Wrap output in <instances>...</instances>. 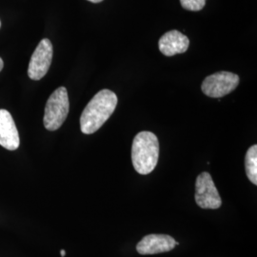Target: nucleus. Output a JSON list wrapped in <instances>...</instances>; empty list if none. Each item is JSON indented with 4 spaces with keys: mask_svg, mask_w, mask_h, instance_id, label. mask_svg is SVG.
I'll list each match as a JSON object with an SVG mask.
<instances>
[{
    "mask_svg": "<svg viewBox=\"0 0 257 257\" xmlns=\"http://www.w3.org/2000/svg\"><path fill=\"white\" fill-rule=\"evenodd\" d=\"M3 67H4V62H3V60H2V58L0 57V72L2 71V69H3Z\"/></svg>",
    "mask_w": 257,
    "mask_h": 257,
    "instance_id": "nucleus-12",
    "label": "nucleus"
},
{
    "mask_svg": "<svg viewBox=\"0 0 257 257\" xmlns=\"http://www.w3.org/2000/svg\"><path fill=\"white\" fill-rule=\"evenodd\" d=\"M19 131L12 114L7 110H0V145L9 151L19 147Z\"/></svg>",
    "mask_w": 257,
    "mask_h": 257,
    "instance_id": "nucleus-8",
    "label": "nucleus"
},
{
    "mask_svg": "<svg viewBox=\"0 0 257 257\" xmlns=\"http://www.w3.org/2000/svg\"><path fill=\"white\" fill-rule=\"evenodd\" d=\"M54 48L48 39H42L31 57L28 68V75L32 80H40L46 75L52 64Z\"/></svg>",
    "mask_w": 257,
    "mask_h": 257,
    "instance_id": "nucleus-6",
    "label": "nucleus"
},
{
    "mask_svg": "<svg viewBox=\"0 0 257 257\" xmlns=\"http://www.w3.org/2000/svg\"><path fill=\"white\" fill-rule=\"evenodd\" d=\"M194 198L201 209L216 210L220 208L222 205L220 195L209 173L204 172L197 176Z\"/></svg>",
    "mask_w": 257,
    "mask_h": 257,
    "instance_id": "nucleus-5",
    "label": "nucleus"
},
{
    "mask_svg": "<svg viewBox=\"0 0 257 257\" xmlns=\"http://www.w3.org/2000/svg\"><path fill=\"white\" fill-rule=\"evenodd\" d=\"M238 84L237 74L230 72H218L204 79L201 90L209 97L221 98L234 91Z\"/></svg>",
    "mask_w": 257,
    "mask_h": 257,
    "instance_id": "nucleus-4",
    "label": "nucleus"
},
{
    "mask_svg": "<svg viewBox=\"0 0 257 257\" xmlns=\"http://www.w3.org/2000/svg\"><path fill=\"white\" fill-rule=\"evenodd\" d=\"M88 1L92 2V3H99V2H101V1H103V0H88Z\"/></svg>",
    "mask_w": 257,
    "mask_h": 257,
    "instance_id": "nucleus-13",
    "label": "nucleus"
},
{
    "mask_svg": "<svg viewBox=\"0 0 257 257\" xmlns=\"http://www.w3.org/2000/svg\"><path fill=\"white\" fill-rule=\"evenodd\" d=\"M60 254H61V256L64 257L65 254H66V252H65L64 249H61V251H60Z\"/></svg>",
    "mask_w": 257,
    "mask_h": 257,
    "instance_id": "nucleus-14",
    "label": "nucleus"
},
{
    "mask_svg": "<svg viewBox=\"0 0 257 257\" xmlns=\"http://www.w3.org/2000/svg\"><path fill=\"white\" fill-rule=\"evenodd\" d=\"M184 9L193 12H198L205 7L206 0H180Z\"/></svg>",
    "mask_w": 257,
    "mask_h": 257,
    "instance_id": "nucleus-11",
    "label": "nucleus"
},
{
    "mask_svg": "<svg viewBox=\"0 0 257 257\" xmlns=\"http://www.w3.org/2000/svg\"><path fill=\"white\" fill-rule=\"evenodd\" d=\"M117 96L110 90L97 92L88 103L80 117V128L85 135H92L101 128L117 106Z\"/></svg>",
    "mask_w": 257,
    "mask_h": 257,
    "instance_id": "nucleus-1",
    "label": "nucleus"
},
{
    "mask_svg": "<svg viewBox=\"0 0 257 257\" xmlns=\"http://www.w3.org/2000/svg\"><path fill=\"white\" fill-rule=\"evenodd\" d=\"M159 51L166 56H174L187 52L190 40L182 33L173 30L163 35L158 42Z\"/></svg>",
    "mask_w": 257,
    "mask_h": 257,
    "instance_id": "nucleus-9",
    "label": "nucleus"
},
{
    "mask_svg": "<svg viewBox=\"0 0 257 257\" xmlns=\"http://www.w3.org/2000/svg\"><path fill=\"white\" fill-rule=\"evenodd\" d=\"M178 245L175 239L167 234H149L138 242L137 250L139 254L149 255L167 252Z\"/></svg>",
    "mask_w": 257,
    "mask_h": 257,
    "instance_id": "nucleus-7",
    "label": "nucleus"
},
{
    "mask_svg": "<svg viewBox=\"0 0 257 257\" xmlns=\"http://www.w3.org/2000/svg\"><path fill=\"white\" fill-rule=\"evenodd\" d=\"M70 102L67 89L59 87L51 94L47 101L44 126L48 131H56L62 126L69 114Z\"/></svg>",
    "mask_w": 257,
    "mask_h": 257,
    "instance_id": "nucleus-3",
    "label": "nucleus"
},
{
    "mask_svg": "<svg viewBox=\"0 0 257 257\" xmlns=\"http://www.w3.org/2000/svg\"><path fill=\"white\" fill-rule=\"evenodd\" d=\"M0 27H1V21H0Z\"/></svg>",
    "mask_w": 257,
    "mask_h": 257,
    "instance_id": "nucleus-15",
    "label": "nucleus"
},
{
    "mask_svg": "<svg viewBox=\"0 0 257 257\" xmlns=\"http://www.w3.org/2000/svg\"><path fill=\"white\" fill-rule=\"evenodd\" d=\"M245 170L248 180L257 185V146L249 148L245 156Z\"/></svg>",
    "mask_w": 257,
    "mask_h": 257,
    "instance_id": "nucleus-10",
    "label": "nucleus"
},
{
    "mask_svg": "<svg viewBox=\"0 0 257 257\" xmlns=\"http://www.w3.org/2000/svg\"><path fill=\"white\" fill-rule=\"evenodd\" d=\"M159 158V141L151 132H140L132 146V161L139 175L151 174L156 169Z\"/></svg>",
    "mask_w": 257,
    "mask_h": 257,
    "instance_id": "nucleus-2",
    "label": "nucleus"
}]
</instances>
